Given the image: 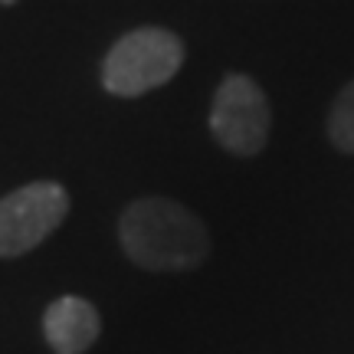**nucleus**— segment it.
Returning a JSON list of instances; mask_svg holds the SVG:
<instances>
[{
	"mask_svg": "<svg viewBox=\"0 0 354 354\" xmlns=\"http://www.w3.org/2000/svg\"><path fill=\"white\" fill-rule=\"evenodd\" d=\"M118 246L145 272H187L207 263L210 230L171 197H135L118 216Z\"/></svg>",
	"mask_w": 354,
	"mask_h": 354,
	"instance_id": "nucleus-1",
	"label": "nucleus"
},
{
	"mask_svg": "<svg viewBox=\"0 0 354 354\" xmlns=\"http://www.w3.org/2000/svg\"><path fill=\"white\" fill-rule=\"evenodd\" d=\"M184 43L165 26H138L112 43L102 59V88L115 99H138L180 73Z\"/></svg>",
	"mask_w": 354,
	"mask_h": 354,
	"instance_id": "nucleus-2",
	"label": "nucleus"
},
{
	"mask_svg": "<svg viewBox=\"0 0 354 354\" xmlns=\"http://www.w3.org/2000/svg\"><path fill=\"white\" fill-rule=\"evenodd\" d=\"M210 135L227 154L236 158H256L269 141V128H272V112H269V99L259 88L253 76L246 73H230L214 92V105H210Z\"/></svg>",
	"mask_w": 354,
	"mask_h": 354,
	"instance_id": "nucleus-3",
	"label": "nucleus"
},
{
	"mask_svg": "<svg viewBox=\"0 0 354 354\" xmlns=\"http://www.w3.org/2000/svg\"><path fill=\"white\" fill-rule=\"evenodd\" d=\"M69 216V190L59 180H30L0 197V259H20L46 243Z\"/></svg>",
	"mask_w": 354,
	"mask_h": 354,
	"instance_id": "nucleus-4",
	"label": "nucleus"
},
{
	"mask_svg": "<svg viewBox=\"0 0 354 354\" xmlns=\"http://www.w3.org/2000/svg\"><path fill=\"white\" fill-rule=\"evenodd\" d=\"M102 335L99 308L82 295H59L43 312V338L53 354H86Z\"/></svg>",
	"mask_w": 354,
	"mask_h": 354,
	"instance_id": "nucleus-5",
	"label": "nucleus"
},
{
	"mask_svg": "<svg viewBox=\"0 0 354 354\" xmlns=\"http://www.w3.org/2000/svg\"><path fill=\"white\" fill-rule=\"evenodd\" d=\"M328 141L342 154H354V79L338 92L328 112Z\"/></svg>",
	"mask_w": 354,
	"mask_h": 354,
	"instance_id": "nucleus-6",
	"label": "nucleus"
},
{
	"mask_svg": "<svg viewBox=\"0 0 354 354\" xmlns=\"http://www.w3.org/2000/svg\"><path fill=\"white\" fill-rule=\"evenodd\" d=\"M0 3H7V7H10V3H17V0H0Z\"/></svg>",
	"mask_w": 354,
	"mask_h": 354,
	"instance_id": "nucleus-7",
	"label": "nucleus"
}]
</instances>
